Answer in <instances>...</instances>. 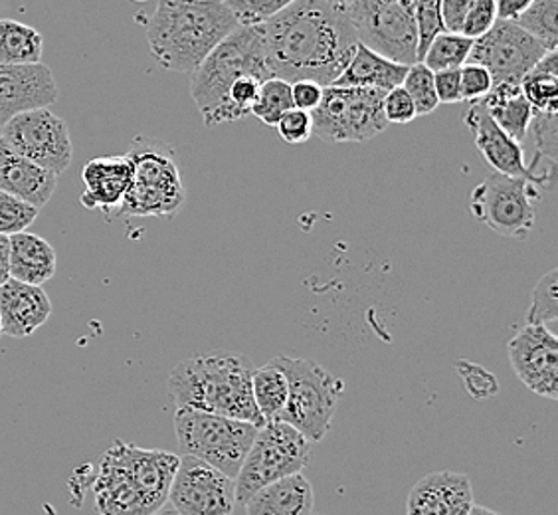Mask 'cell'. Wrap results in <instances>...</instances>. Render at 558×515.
I'll use <instances>...</instances> for the list:
<instances>
[{"label": "cell", "instance_id": "1", "mask_svg": "<svg viewBox=\"0 0 558 515\" xmlns=\"http://www.w3.org/2000/svg\"><path fill=\"white\" fill-rule=\"evenodd\" d=\"M259 31L269 74L288 84L333 86L359 44L347 12L329 0H295Z\"/></svg>", "mask_w": 558, "mask_h": 515}, {"label": "cell", "instance_id": "2", "mask_svg": "<svg viewBox=\"0 0 558 515\" xmlns=\"http://www.w3.org/2000/svg\"><path fill=\"white\" fill-rule=\"evenodd\" d=\"M238 26L225 0H155L145 19L150 55L181 74H193Z\"/></svg>", "mask_w": 558, "mask_h": 515}, {"label": "cell", "instance_id": "3", "mask_svg": "<svg viewBox=\"0 0 558 515\" xmlns=\"http://www.w3.org/2000/svg\"><path fill=\"white\" fill-rule=\"evenodd\" d=\"M179 456L145 451L116 441L106 451L94 480V500L101 515H153L169 500Z\"/></svg>", "mask_w": 558, "mask_h": 515}, {"label": "cell", "instance_id": "4", "mask_svg": "<svg viewBox=\"0 0 558 515\" xmlns=\"http://www.w3.org/2000/svg\"><path fill=\"white\" fill-rule=\"evenodd\" d=\"M252 371L254 366L244 354H196L172 369L169 393L177 408H194L262 427L264 419L252 397Z\"/></svg>", "mask_w": 558, "mask_h": 515}, {"label": "cell", "instance_id": "5", "mask_svg": "<svg viewBox=\"0 0 558 515\" xmlns=\"http://www.w3.org/2000/svg\"><path fill=\"white\" fill-rule=\"evenodd\" d=\"M254 75L262 82L271 77L266 65L264 38L258 26H238L234 33L216 46L205 62L193 72L191 96L201 111L206 128L232 123L228 94L234 82Z\"/></svg>", "mask_w": 558, "mask_h": 515}, {"label": "cell", "instance_id": "6", "mask_svg": "<svg viewBox=\"0 0 558 515\" xmlns=\"http://www.w3.org/2000/svg\"><path fill=\"white\" fill-rule=\"evenodd\" d=\"M128 157L133 179L118 215L172 216L184 206L186 191L174 151L161 141H133Z\"/></svg>", "mask_w": 558, "mask_h": 515}, {"label": "cell", "instance_id": "7", "mask_svg": "<svg viewBox=\"0 0 558 515\" xmlns=\"http://www.w3.org/2000/svg\"><path fill=\"white\" fill-rule=\"evenodd\" d=\"M259 427L194 408H177L174 434L179 451L236 478Z\"/></svg>", "mask_w": 558, "mask_h": 515}, {"label": "cell", "instance_id": "8", "mask_svg": "<svg viewBox=\"0 0 558 515\" xmlns=\"http://www.w3.org/2000/svg\"><path fill=\"white\" fill-rule=\"evenodd\" d=\"M274 361L290 383L288 403L279 420L298 430L307 441L322 442L331 429L343 383L310 359L281 355Z\"/></svg>", "mask_w": 558, "mask_h": 515}, {"label": "cell", "instance_id": "9", "mask_svg": "<svg viewBox=\"0 0 558 515\" xmlns=\"http://www.w3.org/2000/svg\"><path fill=\"white\" fill-rule=\"evenodd\" d=\"M310 464L312 442L281 420L264 422L234 478L236 502L246 504L247 498L258 492L259 488L293 474H301Z\"/></svg>", "mask_w": 558, "mask_h": 515}, {"label": "cell", "instance_id": "10", "mask_svg": "<svg viewBox=\"0 0 558 515\" xmlns=\"http://www.w3.org/2000/svg\"><path fill=\"white\" fill-rule=\"evenodd\" d=\"M344 12L359 44L398 64L418 62L414 0H361Z\"/></svg>", "mask_w": 558, "mask_h": 515}, {"label": "cell", "instance_id": "11", "mask_svg": "<svg viewBox=\"0 0 558 515\" xmlns=\"http://www.w3.org/2000/svg\"><path fill=\"white\" fill-rule=\"evenodd\" d=\"M385 92L365 87H323L313 111V135L327 143H363L388 128L383 113Z\"/></svg>", "mask_w": 558, "mask_h": 515}, {"label": "cell", "instance_id": "12", "mask_svg": "<svg viewBox=\"0 0 558 515\" xmlns=\"http://www.w3.org/2000/svg\"><path fill=\"white\" fill-rule=\"evenodd\" d=\"M541 187L525 177L494 172L472 191L470 208L475 220L501 237L525 240L535 226V203Z\"/></svg>", "mask_w": 558, "mask_h": 515}, {"label": "cell", "instance_id": "13", "mask_svg": "<svg viewBox=\"0 0 558 515\" xmlns=\"http://www.w3.org/2000/svg\"><path fill=\"white\" fill-rule=\"evenodd\" d=\"M0 137L24 159L56 177L68 171L74 159V147L64 119L48 108L31 109L9 119L0 128Z\"/></svg>", "mask_w": 558, "mask_h": 515}, {"label": "cell", "instance_id": "14", "mask_svg": "<svg viewBox=\"0 0 558 515\" xmlns=\"http://www.w3.org/2000/svg\"><path fill=\"white\" fill-rule=\"evenodd\" d=\"M169 502L179 515H232L238 504L236 482L205 462L181 456Z\"/></svg>", "mask_w": 558, "mask_h": 515}, {"label": "cell", "instance_id": "15", "mask_svg": "<svg viewBox=\"0 0 558 515\" xmlns=\"http://www.w3.org/2000/svg\"><path fill=\"white\" fill-rule=\"evenodd\" d=\"M547 50L521 31L515 22L495 21L487 33L473 40L468 62L484 65L495 84H521L526 72L537 64Z\"/></svg>", "mask_w": 558, "mask_h": 515}, {"label": "cell", "instance_id": "16", "mask_svg": "<svg viewBox=\"0 0 558 515\" xmlns=\"http://www.w3.org/2000/svg\"><path fill=\"white\" fill-rule=\"evenodd\" d=\"M519 381L548 400H558V339L547 325H525L507 344Z\"/></svg>", "mask_w": 558, "mask_h": 515}, {"label": "cell", "instance_id": "17", "mask_svg": "<svg viewBox=\"0 0 558 515\" xmlns=\"http://www.w3.org/2000/svg\"><path fill=\"white\" fill-rule=\"evenodd\" d=\"M56 99L58 84L48 65L0 64V128L24 111L50 108Z\"/></svg>", "mask_w": 558, "mask_h": 515}, {"label": "cell", "instance_id": "18", "mask_svg": "<svg viewBox=\"0 0 558 515\" xmlns=\"http://www.w3.org/2000/svg\"><path fill=\"white\" fill-rule=\"evenodd\" d=\"M463 123L472 131L480 155L495 172L507 177H525L533 183V177L526 167L523 145L511 140L504 129L497 128V123L485 109L484 99L468 106L463 113Z\"/></svg>", "mask_w": 558, "mask_h": 515}, {"label": "cell", "instance_id": "19", "mask_svg": "<svg viewBox=\"0 0 558 515\" xmlns=\"http://www.w3.org/2000/svg\"><path fill=\"white\" fill-rule=\"evenodd\" d=\"M133 179V165L125 155L97 157L86 163L82 171L84 193L82 206L89 211H101L104 215H118Z\"/></svg>", "mask_w": 558, "mask_h": 515}, {"label": "cell", "instance_id": "20", "mask_svg": "<svg viewBox=\"0 0 558 515\" xmlns=\"http://www.w3.org/2000/svg\"><path fill=\"white\" fill-rule=\"evenodd\" d=\"M52 315V301L40 286L9 279L0 286L2 335L24 339L38 332Z\"/></svg>", "mask_w": 558, "mask_h": 515}, {"label": "cell", "instance_id": "21", "mask_svg": "<svg viewBox=\"0 0 558 515\" xmlns=\"http://www.w3.org/2000/svg\"><path fill=\"white\" fill-rule=\"evenodd\" d=\"M473 505L472 482L465 474L432 472L416 482L407 515H465Z\"/></svg>", "mask_w": 558, "mask_h": 515}, {"label": "cell", "instance_id": "22", "mask_svg": "<svg viewBox=\"0 0 558 515\" xmlns=\"http://www.w3.org/2000/svg\"><path fill=\"white\" fill-rule=\"evenodd\" d=\"M58 177L24 159L0 137V193L12 194L38 211L50 203Z\"/></svg>", "mask_w": 558, "mask_h": 515}, {"label": "cell", "instance_id": "23", "mask_svg": "<svg viewBox=\"0 0 558 515\" xmlns=\"http://www.w3.org/2000/svg\"><path fill=\"white\" fill-rule=\"evenodd\" d=\"M244 505L247 515H313L315 494L303 474H293L259 488Z\"/></svg>", "mask_w": 558, "mask_h": 515}, {"label": "cell", "instance_id": "24", "mask_svg": "<svg viewBox=\"0 0 558 515\" xmlns=\"http://www.w3.org/2000/svg\"><path fill=\"white\" fill-rule=\"evenodd\" d=\"M407 72L409 65L392 62L363 44H356L351 62L344 68L343 74L337 77L333 86L365 87L387 94L390 89L402 86Z\"/></svg>", "mask_w": 558, "mask_h": 515}, {"label": "cell", "instance_id": "25", "mask_svg": "<svg viewBox=\"0 0 558 515\" xmlns=\"http://www.w3.org/2000/svg\"><path fill=\"white\" fill-rule=\"evenodd\" d=\"M11 238V278L22 284L40 286L54 278L56 250L48 240L28 230L12 235Z\"/></svg>", "mask_w": 558, "mask_h": 515}, {"label": "cell", "instance_id": "26", "mask_svg": "<svg viewBox=\"0 0 558 515\" xmlns=\"http://www.w3.org/2000/svg\"><path fill=\"white\" fill-rule=\"evenodd\" d=\"M484 106L497 123V128L504 129L505 133L517 143L521 145L525 143L529 123L533 118V108L523 96L521 84H513V82L495 84L492 92L485 96Z\"/></svg>", "mask_w": 558, "mask_h": 515}, {"label": "cell", "instance_id": "27", "mask_svg": "<svg viewBox=\"0 0 558 515\" xmlns=\"http://www.w3.org/2000/svg\"><path fill=\"white\" fill-rule=\"evenodd\" d=\"M44 38L33 26L0 19V64H43Z\"/></svg>", "mask_w": 558, "mask_h": 515}, {"label": "cell", "instance_id": "28", "mask_svg": "<svg viewBox=\"0 0 558 515\" xmlns=\"http://www.w3.org/2000/svg\"><path fill=\"white\" fill-rule=\"evenodd\" d=\"M288 376L274 359L252 371V397L264 422L279 420L288 403Z\"/></svg>", "mask_w": 558, "mask_h": 515}, {"label": "cell", "instance_id": "29", "mask_svg": "<svg viewBox=\"0 0 558 515\" xmlns=\"http://www.w3.org/2000/svg\"><path fill=\"white\" fill-rule=\"evenodd\" d=\"M521 89L535 111L558 113V50L547 52L526 72Z\"/></svg>", "mask_w": 558, "mask_h": 515}, {"label": "cell", "instance_id": "30", "mask_svg": "<svg viewBox=\"0 0 558 515\" xmlns=\"http://www.w3.org/2000/svg\"><path fill=\"white\" fill-rule=\"evenodd\" d=\"M472 46V38H465L462 34L441 33L429 43L420 62L434 74L444 70H460L468 62Z\"/></svg>", "mask_w": 558, "mask_h": 515}, {"label": "cell", "instance_id": "31", "mask_svg": "<svg viewBox=\"0 0 558 515\" xmlns=\"http://www.w3.org/2000/svg\"><path fill=\"white\" fill-rule=\"evenodd\" d=\"M515 24L547 52L558 50V0H533Z\"/></svg>", "mask_w": 558, "mask_h": 515}, {"label": "cell", "instance_id": "32", "mask_svg": "<svg viewBox=\"0 0 558 515\" xmlns=\"http://www.w3.org/2000/svg\"><path fill=\"white\" fill-rule=\"evenodd\" d=\"M293 109V99H291V84L279 80V77H269L262 87H259L258 99L250 116L258 118L262 123L269 128H276L279 118Z\"/></svg>", "mask_w": 558, "mask_h": 515}, {"label": "cell", "instance_id": "33", "mask_svg": "<svg viewBox=\"0 0 558 515\" xmlns=\"http://www.w3.org/2000/svg\"><path fill=\"white\" fill-rule=\"evenodd\" d=\"M526 325H548L558 320V272L550 270L543 278L538 279L533 296L531 308L525 315Z\"/></svg>", "mask_w": 558, "mask_h": 515}, {"label": "cell", "instance_id": "34", "mask_svg": "<svg viewBox=\"0 0 558 515\" xmlns=\"http://www.w3.org/2000/svg\"><path fill=\"white\" fill-rule=\"evenodd\" d=\"M402 87L407 89V94L412 97L414 108L420 116H429L432 111L438 109V97L434 89V72H429L422 62L409 65V72L404 75Z\"/></svg>", "mask_w": 558, "mask_h": 515}, {"label": "cell", "instance_id": "35", "mask_svg": "<svg viewBox=\"0 0 558 515\" xmlns=\"http://www.w3.org/2000/svg\"><path fill=\"white\" fill-rule=\"evenodd\" d=\"M226 7L236 16L242 26H258L278 16L295 0H225Z\"/></svg>", "mask_w": 558, "mask_h": 515}, {"label": "cell", "instance_id": "36", "mask_svg": "<svg viewBox=\"0 0 558 515\" xmlns=\"http://www.w3.org/2000/svg\"><path fill=\"white\" fill-rule=\"evenodd\" d=\"M38 218V208L12 194L0 193V235L12 237L24 232Z\"/></svg>", "mask_w": 558, "mask_h": 515}, {"label": "cell", "instance_id": "37", "mask_svg": "<svg viewBox=\"0 0 558 515\" xmlns=\"http://www.w3.org/2000/svg\"><path fill=\"white\" fill-rule=\"evenodd\" d=\"M441 0H414V16L418 26V62L429 43L444 33L440 19Z\"/></svg>", "mask_w": 558, "mask_h": 515}, {"label": "cell", "instance_id": "38", "mask_svg": "<svg viewBox=\"0 0 558 515\" xmlns=\"http://www.w3.org/2000/svg\"><path fill=\"white\" fill-rule=\"evenodd\" d=\"M460 87H462V101L473 104L482 101L494 87V77L484 65L465 62L460 68Z\"/></svg>", "mask_w": 558, "mask_h": 515}, {"label": "cell", "instance_id": "39", "mask_svg": "<svg viewBox=\"0 0 558 515\" xmlns=\"http://www.w3.org/2000/svg\"><path fill=\"white\" fill-rule=\"evenodd\" d=\"M276 129L279 137L290 145L307 143L313 137V116L310 111L290 109L279 118Z\"/></svg>", "mask_w": 558, "mask_h": 515}, {"label": "cell", "instance_id": "40", "mask_svg": "<svg viewBox=\"0 0 558 515\" xmlns=\"http://www.w3.org/2000/svg\"><path fill=\"white\" fill-rule=\"evenodd\" d=\"M495 21H497L495 0H473L470 11L463 19L460 34L465 38L477 40L494 26Z\"/></svg>", "mask_w": 558, "mask_h": 515}, {"label": "cell", "instance_id": "41", "mask_svg": "<svg viewBox=\"0 0 558 515\" xmlns=\"http://www.w3.org/2000/svg\"><path fill=\"white\" fill-rule=\"evenodd\" d=\"M383 113L387 123H410L414 119L418 118L416 108H414V101L412 97L407 94V89L402 86L395 87L385 94L383 99Z\"/></svg>", "mask_w": 558, "mask_h": 515}, {"label": "cell", "instance_id": "42", "mask_svg": "<svg viewBox=\"0 0 558 515\" xmlns=\"http://www.w3.org/2000/svg\"><path fill=\"white\" fill-rule=\"evenodd\" d=\"M458 367L462 369L465 385H468V391L472 393L473 397H492L497 393V381L485 369L472 366V363H458Z\"/></svg>", "mask_w": 558, "mask_h": 515}, {"label": "cell", "instance_id": "43", "mask_svg": "<svg viewBox=\"0 0 558 515\" xmlns=\"http://www.w3.org/2000/svg\"><path fill=\"white\" fill-rule=\"evenodd\" d=\"M434 89L438 104H460L462 87H460V70H444L434 74Z\"/></svg>", "mask_w": 558, "mask_h": 515}, {"label": "cell", "instance_id": "44", "mask_svg": "<svg viewBox=\"0 0 558 515\" xmlns=\"http://www.w3.org/2000/svg\"><path fill=\"white\" fill-rule=\"evenodd\" d=\"M291 99H293V108L313 113L322 104L323 86L310 80L295 82L291 84Z\"/></svg>", "mask_w": 558, "mask_h": 515}, {"label": "cell", "instance_id": "45", "mask_svg": "<svg viewBox=\"0 0 558 515\" xmlns=\"http://www.w3.org/2000/svg\"><path fill=\"white\" fill-rule=\"evenodd\" d=\"M473 0H441L440 19L444 33L460 34L463 19L470 11Z\"/></svg>", "mask_w": 558, "mask_h": 515}, {"label": "cell", "instance_id": "46", "mask_svg": "<svg viewBox=\"0 0 558 515\" xmlns=\"http://www.w3.org/2000/svg\"><path fill=\"white\" fill-rule=\"evenodd\" d=\"M533 4V0H495L497 21L515 22Z\"/></svg>", "mask_w": 558, "mask_h": 515}, {"label": "cell", "instance_id": "47", "mask_svg": "<svg viewBox=\"0 0 558 515\" xmlns=\"http://www.w3.org/2000/svg\"><path fill=\"white\" fill-rule=\"evenodd\" d=\"M11 279V238L0 235V286Z\"/></svg>", "mask_w": 558, "mask_h": 515}, {"label": "cell", "instance_id": "48", "mask_svg": "<svg viewBox=\"0 0 558 515\" xmlns=\"http://www.w3.org/2000/svg\"><path fill=\"white\" fill-rule=\"evenodd\" d=\"M465 515H504L499 514V512H495V510H489V507H484V505H475L473 504L470 510H468V514Z\"/></svg>", "mask_w": 558, "mask_h": 515}, {"label": "cell", "instance_id": "49", "mask_svg": "<svg viewBox=\"0 0 558 515\" xmlns=\"http://www.w3.org/2000/svg\"><path fill=\"white\" fill-rule=\"evenodd\" d=\"M331 4H335L337 9H343V11H347L349 7H353V4H356V2H361V0H329Z\"/></svg>", "mask_w": 558, "mask_h": 515}, {"label": "cell", "instance_id": "50", "mask_svg": "<svg viewBox=\"0 0 558 515\" xmlns=\"http://www.w3.org/2000/svg\"><path fill=\"white\" fill-rule=\"evenodd\" d=\"M153 515H179V514H177V512H174V510H172V507H162V510H159V512H157V514H153Z\"/></svg>", "mask_w": 558, "mask_h": 515}, {"label": "cell", "instance_id": "51", "mask_svg": "<svg viewBox=\"0 0 558 515\" xmlns=\"http://www.w3.org/2000/svg\"><path fill=\"white\" fill-rule=\"evenodd\" d=\"M133 2H149V0H133Z\"/></svg>", "mask_w": 558, "mask_h": 515}, {"label": "cell", "instance_id": "52", "mask_svg": "<svg viewBox=\"0 0 558 515\" xmlns=\"http://www.w3.org/2000/svg\"><path fill=\"white\" fill-rule=\"evenodd\" d=\"M0 337H2V325H0Z\"/></svg>", "mask_w": 558, "mask_h": 515}, {"label": "cell", "instance_id": "53", "mask_svg": "<svg viewBox=\"0 0 558 515\" xmlns=\"http://www.w3.org/2000/svg\"><path fill=\"white\" fill-rule=\"evenodd\" d=\"M97 515H101V514H97Z\"/></svg>", "mask_w": 558, "mask_h": 515}]
</instances>
